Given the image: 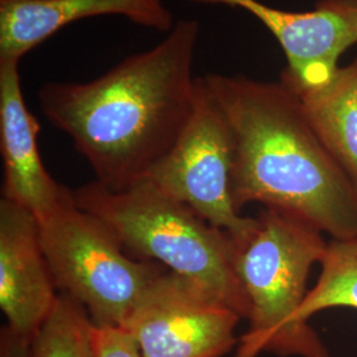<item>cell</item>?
Masks as SVG:
<instances>
[{"label":"cell","mask_w":357,"mask_h":357,"mask_svg":"<svg viewBox=\"0 0 357 357\" xmlns=\"http://www.w3.org/2000/svg\"><path fill=\"white\" fill-rule=\"evenodd\" d=\"M196 19L176 20L149 51L128 56L88 82H45L38 103L105 187L123 191L156 166L191 118L199 78Z\"/></svg>","instance_id":"6da1fadb"},{"label":"cell","mask_w":357,"mask_h":357,"mask_svg":"<svg viewBox=\"0 0 357 357\" xmlns=\"http://www.w3.org/2000/svg\"><path fill=\"white\" fill-rule=\"evenodd\" d=\"M234 137L233 199L259 204L335 240L357 238V187L311 126L282 79L206 75Z\"/></svg>","instance_id":"7a4b0ae2"},{"label":"cell","mask_w":357,"mask_h":357,"mask_svg":"<svg viewBox=\"0 0 357 357\" xmlns=\"http://www.w3.org/2000/svg\"><path fill=\"white\" fill-rule=\"evenodd\" d=\"M233 265L246 295L248 331L233 357H331L312 326L296 314L306 298L307 282L327 243L323 233L274 209L262 208L253 225L233 237Z\"/></svg>","instance_id":"3957f363"},{"label":"cell","mask_w":357,"mask_h":357,"mask_svg":"<svg viewBox=\"0 0 357 357\" xmlns=\"http://www.w3.org/2000/svg\"><path fill=\"white\" fill-rule=\"evenodd\" d=\"M73 195L76 204L105 224L128 255L204 286L248 318L249 305L234 271L228 231L146 181L114 191L96 180Z\"/></svg>","instance_id":"277c9868"},{"label":"cell","mask_w":357,"mask_h":357,"mask_svg":"<svg viewBox=\"0 0 357 357\" xmlns=\"http://www.w3.org/2000/svg\"><path fill=\"white\" fill-rule=\"evenodd\" d=\"M40 238L59 293L84 307L97 326L123 327L167 268L128 255L75 195L38 221Z\"/></svg>","instance_id":"5b68a950"},{"label":"cell","mask_w":357,"mask_h":357,"mask_svg":"<svg viewBox=\"0 0 357 357\" xmlns=\"http://www.w3.org/2000/svg\"><path fill=\"white\" fill-rule=\"evenodd\" d=\"M233 167V131L200 77L187 126L174 147L142 181L188 205L211 225L237 237L253 225L255 217L241 216L234 204Z\"/></svg>","instance_id":"8992f818"},{"label":"cell","mask_w":357,"mask_h":357,"mask_svg":"<svg viewBox=\"0 0 357 357\" xmlns=\"http://www.w3.org/2000/svg\"><path fill=\"white\" fill-rule=\"evenodd\" d=\"M241 319L204 286L167 270L122 328L144 357H224L238 344Z\"/></svg>","instance_id":"52a82bcc"},{"label":"cell","mask_w":357,"mask_h":357,"mask_svg":"<svg viewBox=\"0 0 357 357\" xmlns=\"http://www.w3.org/2000/svg\"><path fill=\"white\" fill-rule=\"evenodd\" d=\"M228 6L252 13L268 28L289 65L281 79L299 88H319L336 75L339 59L357 44V0H321L314 11L294 13L259 0H188Z\"/></svg>","instance_id":"ba28073f"},{"label":"cell","mask_w":357,"mask_h":357,"mask_svg":"<svg viewBox=\"0 0 357 357\" xmlns=\"http://www.w3.org/2000/svg\"><path fill=\"white\" fill-rule=\"evenodd\" d=\"M59 290L44 255L36 216L11 200L0 202V308L7 326L35 337Z\"/></svg>","instance_id":"9c48e42d"},{"label":"cell","mask_w":357,"mask_h":357,"mask_svg":"<svg viewBox=\"0 0 357 357\" xmlns=\"http://www.w3.org/2000/svg\"><path fill=\"white\" fill-rule=\"evenodd\" d=\"M38 125L23 97L17 61H0V150L3 197L32 212L38 221L50 216L72 195L43 163Z\"/></svg>","instance_id":"30bf717a"},{"label":"cell","mask_w":357,"mask_h":357,"mask_svg":"<svg viewBox=\"0 0 357 357\" xmlns=\"http://www.w3.org/2000/svg\"><path fill=\"white\" fill-rule=\"evenodd\" d=\"M114 15L168 33L176 23L163 0H0V61H17L79 20Z\"/></svg>","instance_id":"8fae6325"},{"label":"cell","mask_w":357,"mask_h":357,"mask_svg":"<svg viewBox=\"0 0 357 357\" xmlns=\"http://www.w3.org/2000/svg\"><path fill=\"white\" fill-rule=\"evenodd\" d=\"M283 82L295 91L320 141L357 187V57L319 88Z\"/></svg>","instance_id":"7c38bea8"},{"label":"cell","mask_w":357,"mask_h":357,"mask_svg":"<svg viewBox=\"0 0 357 357\" xmlns=\"http://www.w3.org/2000/svg\"><path fill=\"white\" fill-rule=\"evenodd\" d=\"M319 265V278L296 314L301 324H308L312 315L324 310H357V238H332Z\"/></svg>","instance_id":"4fadbf2b"},{"label":"cell","mask_w":357,"mask_h":357,"mask_svg":"<svg viewBox=\"0 0 357 357\" xmlns=\"http://www.w3.org/2000/svg\"><path fill=\"white\" fill-rule=\"evenodd\" d=\"M88 311L60 293L32 342V357H94Z\"/></svg>","instance_id":"5bb4252c"},{"label":"cell","mask_w":357,"mask_h":357,"mask_svg":"<svg viewBox=\"0 0 357 357\" xmlns=\"http://www.w3.org/2000/svg\"><path fill=\"white\" fill-rule=\"evenodd\" d=\"M91 344L94 357H144L135 339L122 327L93 323Z\"/></svg>","instance_id":"9a60e30c"},{"label":"cell","mask_w":357,"mask_h":357,"mask_svg":"<svg viewBox=\"0 0 357 357\" xmlns=\"http://www.w3.org/2000/svg\"><path fill=\"white\" fill-rule=\"evenodd\" d=\"M33 337L15 331L7 324L0 330V357H32Z\"/></svg>","instance_id":"2e32d148"}]
</instances>
